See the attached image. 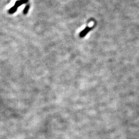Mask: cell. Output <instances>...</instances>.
<instances>
[{
    "instance_id": "obj_1",
    "label": "cell",
    "mask_w": 139,
    "mask_h": 139,
    "mask_svg": "<svg viewBox=\"0 0 139 139\" xmlns=\"http://www.w3.org/2000/svg\"><path fill=\"white\" fill-rule=\"evenodd\" d=\"M91 29V28H90V27L89 26H87L82 31H81L80 33V34H79V36L81 38H83L84 37V36H86L87 35V34L90 32V30Z\"/></svg>"
},
{
    "instance_id": "obj_2",
    "label": "cell",
    "mask_w": 139,
    "mask_h": 139,
    "mask_svg": "<svg viewBox=\"0 0 139 139\" xmlns=\"http://www.w3.org/2000/svg\"><path fill=\"white\" fill-rule=\"evenodd\" d=\"M28 1V0H18L16 2L14 5L16 6L17 7H18L20 6L21 5H22V4L26 3Z\"/></svg>"
},
{
    "instance_id": "obj_3",
    "label": "cell",
    "mask_w": 139,
    "mask_h": 139,
    "mask_svg": "<svg viewBox=\"0 0 139 139\" xmlns=\"http://www.w3.org/2000/svg\"><path fill=\"white\" fill-rule=\"evenodd\" d=\"M17 9H18V7H17L16 6L14 5L13 7H12L9 10V13L10 14H12V13H14V12H16L17 11Z\"/></svg>"
},
{
    "instance_id": "obj_4",
    "label": "cell",
    "mask_w": 139,
    "mask_h": 139,
    "mask_svg": "<svg viewBox=\"0 0 139 139\" xmlns=\"http://www.w3.org/2000/svg\"><path fill=\"white\" fill-rule=\"evenodd\" d=\"M29 5H26L25 7V8H24V9L23 10V13L24 14H26L27 13V12L28 11V10H29Z\"/></svg>"
}]
</instances>
